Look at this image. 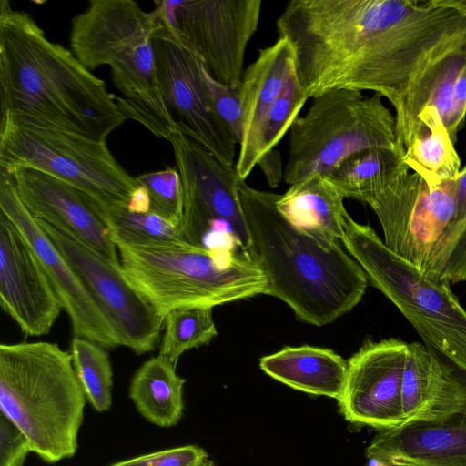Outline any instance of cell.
Wrapping results in <instances>:
<instances>
[{"label":"cell","mask_w":466,"mask_h":466,"mask_svg":"<svg viewBox=\"0 0 466 466\" xmlns=\"http://www.w3.org/2000/svg\"><path fill=\"white\" fill-rule=\"evenodd\" d=\"M276 28L291 47L308 98L371 91L399 111L431 60L429 27L412 0H290Z\"/></svg>","instance_id":"1"},{"label":"cell","mask_w":466,"mask_h":466,"mask_svg":"<svg viewBox=\"0 0 466 466\" xmlns=\"http://www.w3.org/2000/svg\"><path fill=\"white\" fill-rule=\"evenodd\" d=\"M0 123L96 140L127 120L106 83L8 0L0 1Z\"/></svg>","instance_id":"2"},{"label":"cell","mask_w":466,"mask_h":466,"mask_svg":"<svg viewBox=\"0 0 466 466\" xmlns=\"http://www.w3.org/2000/svg\"><path fill=\"white\" fill-rule=\"evenodd\" d=\"M251 240V257L262 269L267 294L285 302L308 324L324 326L361 300L368 277L339 241L290 220L277 207L279 194L238 187Z\"/></svg>","instance_id":"3"},{"label":"cell","mask_w":466,"mask_h":466,"mask_svg":"<svg viewBox=\"0 0 466 466\" xmlns=\"http://www.w3.org/2000/svg\"><path fill=\"white\" fill-rule=\"evenodd\" d=\"M156 9L146 12L133 0H91L71 20L70 47L90 71L111 69L122 96L116 103L127 119L145 127L159 138L170 140L177 129L161 92L154 35Z\"/></svg>","instance_id":"4"},{"label":"cell","mask_w":466,"mask_h":466,"mask_svg":"<svg viewBox=\"0 0 466 466\" xmlns=\"http://www.w3.org/2000/svg\"><path fill=\"white\" fill-rule=\"evenodd\" d=\"M86 395L70 351L47 341L0 345V410L47 463L73 457Z\"/></svg>","instance_id":"5"},{"label":"cell","mask_w":466,"mask_h":466,"mask_svg":"<svg viewBox=\"0 0 466 466\" xmlns=\"http://www.w3.org/2000/svg\"><path fill=\"white\" fill-rule=\"evenodd\" d=\"M116 246L124 275L163 318L180 307L213 308L267 294L262 269L242 251L186 241Z\"/></svg>","instance_id":"6"},{"label":"cell","mask_w":466,"mask_h":466,"mask_svg":"<svg viewBox=\"0 0 466 466\" xmlns=\"http://www.w3.org/2000/svg\"><path fill=\"white\" fill-rule=\"evenodd\" d=\"M456 180L428 184L410 171L377 201L384 243L422 273L466 281V218L459 215Z\"/></svg>","instance_id":"7"},{"label":"cell","mask_w":466,"mask_h":466,"mask_svg":"<svg viewBox=\"0 0 466 466\" xmlns=\"http://www.w3.org/2000/svg\"><path fill=\"white\" fill-rule=\"evenodd\" d=\"M424 343L466 370V309L450 284L431 278L390 250L368 225L347 214L341 241Z\"/></svg>","instance_id":"8"},{"label":"cell","mask_w":466,"mask_h":466,"mask_svg":"<svg viewBox=\"0 0 466 466\" xmlns=\"http://www.w3.org/2000/svg\"><path fill=\"white\" fill-rule=\"evenodd\" d=\"M371 148L404 151L395 116L378 94L335 89L315 98L289 130L284 181L326 176L349 157Z\"/></svg>","instance_id":"9"},{"label":"cell","mask_w":466,"mask_h":466,"mask_svg":"<svg viewBox=\"0 0 466 466\" xmlns=\"http://www.w3.org/2000/svg\"><path fill=\"white\" fill-rule=\"evenodd\" d=\"M34 168L63 180L101 203L127 207L138 185L96 140L59 129L0 123V170Z\"/></svg>","instance_id":"10"},{"label":"cell","mask_w":466,"mask_h":466,"mask_svg":"<svg viewBox=\"0 0 466 466\" xmlns=\"http://www.w3.org/2000/svg\"><path fill=\"white\" fill-rule=\"evenodd\" d=\"M184 189L180 231L186 242L251 256L236 167L220 162L177 127L169 140Z\"/></svg>","instance_id":"11"},{"label":"cell","mask_w":466,"mask_h":466,"mask_svg":"<svg viewBox=\"0 0 466 466\" xmlns=\"http://www.w3.org/2000/svg\"><path fill=\"white\" fill-rule=\"evenodd\" d=\"M155 5L214 79L240 86L261 0H163Z\"/></svg>","instance_id":"12"},{"label":"cell","mask_w":466,"mask_h":466,"mask_svg":"<svg viewBox=\"0 0 466 466\" xmlns=\"http://www.w3.org/2000/svg\"><path fill=\"white\" fill-rule=\"evenodd\" d=\"M155 9L158 15L154 35L157 76L177 127L223 164L235 166L238 146L214 108L202 61Z\"/></svg>","instance_id":"13"},{"label":"cell","mask_w":466,"mask_h":466,"mask_svg":"<svg viewBox=\"0 0 466 466\" xmlns=\"http://www.w3.org/2000/svg\"><path fill=\"white\" fill-rule=\"evenodd\" d=\"M111 323L119 346L142 355L156 350L164 318L116 266L66 232L37 220Z\"/></svg>","instance_id":"14"},{"label":"cell","mask_w":466,"mask_h":466,"mask_svg":"<svg viewBox=\"0 0 466 466\" xmlns=\"http://www.w3.org/2000/svg\"><path fill=\"white\" fill-rule=\"evenodd\" d=\"M408 343L397 339H367L348 360L338 400L346 420L380 431L405 423L401 386Z\"/></svg>","instance_id":"15"},{"label":"cell","mask_w":466,"mask_h":466,"mask_svg":"<svg viewBox=\"0 0 466 466\" xmlns=\"http://www.w3.org/2000/svg\"><path fill=\"white\" fill-rule=\"evenodd\" d=\"M0 212L16 226L34 250L69 317L74 337L87 339L106 349L119 346L111 323L21 201L13 175L4 170H0Z\"/></svg>","instance_id":"16"},{"label":"cell","mask_w":466,"mask_h":466,"mask_svg":"<svg viewBox=\"0 0 466 466\" xmlns=\"http://www.w3.org/2000/svg\"><path fill=\"white\" fill-rule=\"evenodd\" d=\"M0 305L27 336L49 333L63 310L40 261L0 212Z\"/></svg>","instance_id":"17"},{"label":"cell","mask_w":466,"mask_h":466,"mask_svg":"<svg viewBox=\"0 0 466 466\" xmlns=\"http://www.w3.org/2000/svg\"><path fill=\"white\" fill-rule=\"evenodd\" d=\"M13 175L18 196L37 220L71 235L116 266L117 248L100 217L96 199L42 171L18 167Z\"/></svg>","instance_id":"18"},{"label":"cell","mask_w":466,"mask_h":466,"mask_svg":"<svg viewBox=\"0 0 466 466\" xmlns=\"http://www.w3.org/2000/svg\"><path fill=\"white\" fill-rule=\"evenodd\" d=\"M461 375L466 388V370ZM365 454L389 466H466V400L443 420L408 421L380 431Z\"/></svg>","instance_id":"19"},{"label":"cell","mask_w":466,"mask_h":466,"mask_svg":"<svg viewBox=\"0 0 466 466\" xmlns=\"http://www.w3.org/2000/svg\"><path fill=\"white\" fill-rule=\"evenodd\" d=\"M293 70L291 47L286 39L278 37L269 46L259 49L243 72L239 86L243 133L235 165L243 181L261 158L266 118Z\"/></svg>","instance_id":"20"},{"label":"cell","mask_w":466,"mask_h":466,"mask_svg":"<svg viewBox=\"0 0 466 466\" xmlns=\"http://www.w3.org/2000/svg\"><path fill=\"white\" fill-rule=\"evenodd\" d=\"M401 397L405 422L443 420L465 403L461 369L425 343H410Z\"/></svg>","instance_id":"21"},{"label":"cell","mask_w":466,"mask_h":466,"mask_svg":"<svg viewBox=\"0 0 466 466\" xmlns=\"http://www.w3.org/2000/svg\"><path fill=\"white\" fill-rule=\"evenodd\" d=\"M259 367L294 390L338 400L344 390L348 361L329 349L287 346L262 357Z\"/></svg>","instance_id":"22"},{"label":"cell","mask_w":466,"mask_h":466,"mask_svg":"<svg viewBox=\"0 0 466 466\" xmlns=\"http://www.w3.org/2000/svg\"><path fill=\"white\" fill-rule=\"evenodd\" d=\"M404 151L371 148L358 152L325 177L343 195L370 208L410 171Z\"/></svg>","instance_id":"23"},{"label":"cell","mask_w":466,"mask_h":466,"mask_svg":"<svg viewBox=\"0 0 466 466\" xmlns=\"http://www.w3.org/2000/svg\"><path fill=\"white\" fill-rule=\"evenodd\" d=\"M343 195L325 176L289 186L278 196V208L290 220L327 238L342 241L348 214Z\"/></svg>","instance_id":"24"},{"label":"cell","mask_w":466,"mask_h":466,"mask_svg":"<svg viewBox=\"0 0 466 466\" xmlns=\"http://www.w3.org/2000/svg\"><path fill=\"white\" fill-rule=\"evenodd\" d=\"M185 383L186 379L176 372V365L157 355L145 361L134 373L128 396L147 421L170 428L183 416Z\"/></svg>","instance_id":"25"},{"label":"cell","mask_w":466,"mask_h":466,"mask_svg":"<svg viewBox=\"0 0 466 466\" xmlns=\"http://www.w3.org/2000/svg\"><path fill=\"white\" fill-rule=\"evenodd\" d=\"M420 121L427 131L405 151L406 164L428 184L456 180L461 171L460 157L439 112L429 107Z\"/></svg>","instance_id":"26"},{"label":"cell","mask_w":466,"mask_h":466,"mask_svg":"<svg viewBox=\"0 0 466 466\" xmlns=\"http://www.w3.org/2000/svg\"><path fill=\"white\" fill-rule=\"evenodd\" d=\"M96 205L115 244L147 246L185 241L179 227L150 211L133 212L127 207L98 200Z\"/></svg>","instance_id":"27"},{"label":"cell","mask_w":466,"mask_h":466,"mask_svg":"<svg viewBox=\"0 0 466 466\" xmlns=\"http://www.w3.org/2000/svg\"><path fill=\"white\" fill-rule=\"evenodd\" d=\"M212 309L188 306L167 312L158 355L176 365L185 352L208 344L218 334Z\"/></svg>","instance_id":"28"},{"label":"cell","mask_w":466,"mask_h":466,"mask_svg":"<svg viewBox=\"0 0 466 466\" xmlns=\"http://www.w3.org/2000/svg\"><path fill=\"white\" fill-rule=\"evenodd\" d=\"M70 353L86 400L97 412L109 410L113 370L106 349L87 339L74 337Z\"/></svg>","instance_id":"29"},{"label":"cell","mask_w":466,"mask_h":466,"mask_svg":"<svg viewBox=\"0 0 466 466\" xmlns=\"http://www.w3.org/2000/svg\"><path fill=\"white\" fill-rule=\"evenodd\" d=\"M135 178L137 185L147 191L149 211L180 228L184 210V189L177 167L144 173Z\"/></svg>","instance_id":"30"},{"label":"cell","mask_w":466,"mask_h":466,"mask_svg":"<svg viewBox=\"0 0 466 466\" xmlns=\"http://www.w3.org/2000/svg\"><path fill=\"white\" fill-rule=\"evenodd\" d=\"M308 99L294 69L266 118L261 138V157L276 148L299 117Z\"/></svg>","instance_id":"31"},{"label":"cell","mask_w":466,"mask_h":466,"mask_svg":"<svg viewBox=\"0 0 466 466\" xmlns=\"http://www.w3.org/2000/svg\"><path fill=\"white\" fill-rule=\"evenodd\" d=\"M204 76L214 108L238 146L243 133L239 86L214 79L205 67Z\"/></svg>","instance_id":"32"},{"label":"cell","mask_w":466,"mask_h":466,"mask_svg":"<svg viewBox=\"0 0 466 466\" xmlns=\"http://www.w3.org/2000/svg\"><path fill=\"white\" fill-rule=\"evenodd\" d=\"M208 459V454L203 448L187 444L140 455L109 466H200Z\"/></svg>","instance_id":"33"},{"label":"cell","mask_w":466,"mask_h":466,"mask_svg":"<svg viewBox=\"0 0 466 466\" xmlns=\"http://www.w3.org/2000/svg\"><path fill=\"white\" fill-rule=\"evenodd\" d=\"M31 452L25 434L4 414H0V466H23Z\"/></svg>","instance_id":"34"},{"label":"cell","mask_w":466,"mask_h":466,"mask_svg":"<svg viewBox=\"0 0 466 466\" xmlns=\"http://www.w3.org/2000/svg\"><path fill=\"white\" fill-rule=\"evenodd\" d=\"M257 167L262 171L268 185L275 188L284 176V167L279 152L274 148L266 153L258 161Z\"/></svg>","instance_id":"35"},{"label":"cell","mask_w":466,"mask_h":466,"mask_svg":"<svg viewBox=\"0 0 466 466\" xmlns=\"http://www.w3.org/2000/svg\"><path fill=\"white\" fill-rule=\"evenodd\" d=\"M453 100L459 118L464 122L466 116V64L461 69L453 86Z\"/></svg>","instance_id":"36"},{"label":"cell","mask_w":466,"mask_h":466,"mask_svg":"<svg viewBox=\"0 0 466 466\" xmlns=\"http://www.w3.org/2000/svg\"><path fill=\"white\" fill-rule=\"evenodd\" d=\"M127 208L133 212L149 211V198L144 187L138 186L133 192Z\"/></svg>","instance_id":"37"},{"label":"cell","mask_w":466,"mask_h":466,"mask_svg":"<svg viewBox=\"0 0 466 466\" xmlns=\"http://www.w3.org/2000/svg\"><path fill=\"white\" fill-rule=\"evenodd\" d=\"M367 466H389V465L380 460L371 458V459H369Z\"/></svg>","instance_id":"38"},{"label":"cell","mask_w":466,"mask_h":466,"mask_svg":"<svg viewBox=\"0 0 466 466\" xmlns=\"http://www.w3.org/2000/svg\"><path fill=\"white\" fill-rule=\"evenodd\" d=\"M200 466H218L214 461L208 459L202 465Z\"/></svg>","instance_id":"39"}]
</instances>
